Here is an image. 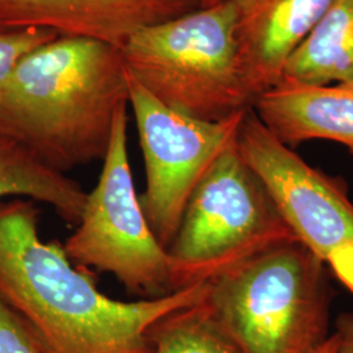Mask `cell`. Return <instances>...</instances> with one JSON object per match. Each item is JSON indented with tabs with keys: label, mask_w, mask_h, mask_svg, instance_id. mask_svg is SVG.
<instances>
[{
	"label": "cell",
	"mask_w": 353,
	"mask_h": 353,
	"mask_svg": "<svg viewBox=\"0 0 353 353\" xmlns=\"http://www.w3.org/2000/svg\"><path fill=\"white\" fill-rule=\"evenodd\" d=\"M224 0H201V8H208V7H214L216 4L221 3Z\"/></svg>",
	"instance_id": "d6986e66"
},
{
	"label": "cell",
	"mask_w": 353,
	"mask_h": 353,
	"mask_svg": "<svg viewBox=\"0 0 353 353\" xmlns=\"http://www.w3.org/2000/svg\"><path fill=\"white\" fill-rule=\"evenodd\" d=\"M128 103L147 174L140 204L153 234L168 250L191 194L217 157L237 141L249 110L220 122L195 119L153 99L130 75Z\"/></svg>",
	"instance_id": "ba28073f"
},
{
	"label": "cell",
	"mask_w": 353,
	"mask_h": 353,
	"mask_svg": "<svg viewBox=\"0 0 353 353\" xmlns=\"http://www.w3.org/2000/svg\"><path fill=\"white\" fill-rule=\"evenodd\" d=\"M283 77L309 84L353 80V0H335L292 54Z\"/></svg>",
	"instance_id": "4fadbf2b"
},
{
	"label": "cell",
	"mask_w": 353,
	"mask_h": 353,
	"mask_svg": "<svg viewBox=\"0 0 353 353\" xmlns=\"http://www.w3.org/2000/svg\"><path fill=\"white\" fill-rule=\"evenodd\" d=\"M236 7L224 0L145 28L121 54L127 72L176 113L220 122L252 109L241 68Z\"/></svg>",
	"instance_id": "277c9868"
},
{
	"label": "cell",
	"mask_w": 353,
	"mask_h": 353,
	"mask_svg": "<svg viewBox=\"0 0 353 353\" xmlns=\"http://www.w3.org/2000/svg\"><path fill=\"white\" fill-rule=\"evenodd\" d=\"M151 336L154 353H240L216 322L207 299L161 318Z\"/></svg>",
	"instance_id": "5bb4252c"
},
{
	"label": "cell",
	"mask_w": 353,
	"mask_h": 353,
	"mask_svg": "<svg viewBox=\"0 0 353 353\" xmlns=\"http://www.w3.org/2000/svg\"><path fill=\"white\" fill-rule=\"evenodd\" d=\"M123 105L128 72L121 50L58 37L28 54L0 88V135L67 173L103 160Z\"/></svg>",
	"instance_id": "7a4b0ae2"
},
{
	"label": "cell",
	"mask_w": 353,
	"mask_h": 353,
	"mask_svg": "<svg viewBox=\"0 0 353 353\" xmlns=\"http://www.w3.org/2000/svg\"><path fill=\"white\" fill-rule=\"evenodd\" d=\"M208 290L210 283L152 300L110 299L88 268L70 261L63 245L41 239L33 201L0 202V297L45 353H154L152 327L202 303Z\"/></svg>",
	"instance_id": "6da1fadb"
},
{
	"label": "cell",
	"mask_w": 353,
	"mask_h": 353,
	"mask_svg": "<svg viewBox=\"0 0 353 353\" xmlns=\"http://www.w3.org/2000/svg\"><path fill=\"white\" fill-rule=\"evenodd\" d=\"M237 147L296 237L353 294V202L344 178L306 163L252 109L245 114Z\"/></svg>",
	"instance_id": "52a82bcc"
},
{
	"label": "cell",
	"mask_w": 353,
	"mask_h": 353,
	"mask_svg": "<svg viewBox=\"0 0 353 353\" xmlns=\"http://www.w3.org/2000/svg\"><path fill=\"white\" fill-rule=\"evenodd\" d=\"M58 37L39 28H0V88L28 54Z\"/></svg>",
	"instance_id": "9a60e30c"
},
{
	"label": "cell",
	"mask_w": 353,
	"mask_h": 353,
	"mask_svg": "<svg viewBox=\"0 0 353 353\" xmlns=\"http://www.w3.org/2000/svg\"><path fill=\"white\" fill-rule=\"evenodd\" d=\"M127 105L114 118L97 185L76 230L63 245L75 265L112 274L140 300L173 293L170 259L156 239L137 194L127 150Z\"/></svg>",
	"instance_id": "8992f818"
},
{
	"label": "cell",
	"mask_w": 353,
	"mask_h": 353,
	"mask_svg": "<svg viewBox=\"0 0 353 353\" xmlns=\"http://www.w3.org/2000/svg\"><path fill=\"white\" fill-rule=\"evenodd\" d=\"M0 353H45L24 321L0 297Z\"/></svg>",
	"instance_id": "2e32d148"
},
{
	"label": "cell",
	"mask_w": 353,
	"mask_h": 353,
	"mask_svg": "<svg viewBox=\"0 0 353 353\" xmlns=\"http://www.w3.org/2000/svg\"><path fill=\"white\" fill-rule=\"evenodd\" d=\"M312 353H339V341H338L336 335L332 334L327 341Z\"/></svg>",
	"instance_id": "ac0fdd59"
},
{
	"label": "cell",
	"mask_w": 353,
	"mask_h": 353,
	"mask_svg": "<svg viewBox=\"0 0 353 353\" xmlns=\"http://www.w3.org/2000/svg\"><path fill=\"white\" fill-rule=\"evenodd\" d=\"M335 0H233L241 68L255 100L276 85L287 62Z\"/></svg>",
	"instance_id": "30bf717a"
},
{
	"label": "cell",
	"mask_w": 353,
	"mask_h": 353,
	"mask_svg": "<svg viewBox=\"0 0 353 353\" xmlns=\"http://www.w3.org/2000/svg\"><path fill=\"white\" fill-rule=\"evenodd\" d=\"M332 299L327 265L292 240L212 280L207 303L240 353H312L332 335Z\"/></svg>",
	"instance_id": "3957f363"
},
{
	"label": "cell",
	"mask_w": 353,
	"mask_h": 353,
	"mask_svg": "<svg viewBox=\"0 0 353 353\" xmlns=\"http://www.w3.org/2000/svg\"><path fill=\"white\" fill-rule=\"evenodd\" d=\"M299 240L242 159L237 141L223 152L190 196L168 248L173 292L208 284L252 256Z\"/></svg>",
	"instance_id": "5b68a950"
},
{
	"label": "cell",
	"mask_w": 353,
	"mask_h": 353,
	"mask_svg": "<svg viewBox=\"0 0 353 353\" xmlns=\"http://www.w3.org/2000/svg\"><path fill=\"white\" fill-rule=\"evenodd\" d=\"M265 128L296 148L310 140H330L353 156V80L309 84L281 77L252 106Z\"/></svg>",
	"instance_id": "8fae6325"
},
{
	"label": "cell",
	"mask_w": 353,
	"mask_h": 353,
	"mask_svg": "<svg viewBox=\"0 0 353 353\" xmlns=\"http://www.w3.org/2000/svg\"><path fill=\"white\" fill-rule=\"evenodd\" d=\"M339 341V353H353V313H341L335 319V331Z\"/></svg>",
	"instance_id": "e0dca14e"
},
{
	"label": "cell",
	"mask_w": 353,
	"mask_h": 353,
	"mask_svg": "<svg viewBox=\"0 0 353 353\" xmlns=\"http://www.w3.org/2000/svg\"><path fill=\"white\" fill-rule=\"evenodd\" d=\"M201 8V0H0V28H39L122 50L138 32Z\"/></svg>",
	"instance_id": "9c48e42d"
},
{
	"label": "cell",
	"mask_w": 353,
	"mask_h": 353,
	"mask_svg": "<svg viewBox=\"0 0 353 353\" xmlns=\"http://www.w3.org/2000/svg\"><path fill=\"white\" fill-rule=\"evenodd\" d=\"M8 196L46 203L67 224L77 225L87 191L21 143L0 135V202Z\"/></svg>",
	"instance_id": "7c38bea8"
}]
</instances>
